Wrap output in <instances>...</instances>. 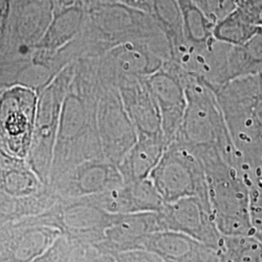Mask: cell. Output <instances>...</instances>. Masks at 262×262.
Wrapping results in <instances>:
<instances>
[{"label":"cell","mask_w":262,"mask_h":262,"mask_svg":"<svg viewBox=\"0 0 262 262\" xmlns=\"http://www.w3.org/2000/svg\"><path fill=\"white\" fill-rule=\"evenodd\" d=\"M237 160L262 159V76L238 77L215 92Z\"/></svg>","instance_id":"1"},{"label":"cell","mask_w":262,"mask_h":262,"mask_svg":"<svg viewBox=\"0 0 262 262\" xmlns=\"http://www.w3.org/2000/svg\"><path fill=\"white\" fill-rule=\"evenodd\" d=\"M215 226L224 237L253 236L251 189L236 166L221 156L201 160Z\"/></svg>","instance_id":"2"},{"label":"cell","mask_w":262,"mask_h":262,"mask_svg":"<svg viewBox=\"0 0 262 262\" xmlns=\"http://www.w3.org/2000/svg\"><path fill=\"white\" fill-rule=\"evenodd\" d=\"M186 96V111L175 141L192 149H217L236 161L237 154L215 92L196 79L188 84Z\"/></svg>","instance_id":"3"},{"label":"cell","mask_w":262,"mask_h":262,"mask_svg":"<svg viewBox=\"0 0 262 262\" xmlns=\"http://www.w3.org/2000/svg\"><path fill=\"white\" fill-rule=\"evenodd\" d=\"M149 179L165 204L192 196L209 203L202 166L194 152L180 142L169 144Z\"/></svg>","instance_id":"4"},{"label":"cell","mask_w":262,"mask_h":262,"mask_svg":"<svg viewBox=\"0 0 262 262\" xmlns=\"http://www.w3.org/2000/svg\"><path fill=\"white\" fill-rule=\"evenodd\" d=\"M117 216L95 206L86 197L59 198L33 225L56 228L71 243L95 246L102 242L105 230Z\"/></svg>","instance_id":"5"},{"label":"cell","mask_w":262,"mask_h":262,"mask_svg":"<svg viewBox=\"0 0 262 262\" xmlns=\"http://www.w3.org/2000/svg\"><path fill=\"white\" fill-rule=\"evenodd\" d=\"M36 95L14 89L0 101V143L9 154L24 159L30 150L36 114Z\"/></svg>","instance_id":"6"},{"label":"cell","mask_w":262,"mask_h":262,"mask_svg":"<svg viewBox=\"0 0 262 262\" xmlns=\"http://www.w3.org/2000/svg\"><path fill=\"white\" fill-rule=\"evenodd\" d=\"M162 231L187 235L217 252L223 241L210 204L198 197H185L164 204L159 212Z\"/></svg>","instance_id":"7"},{"label":"cell","mask_w":262,"mask_h":262,"mask_svg":"<svg viewBox=\"0 0 262 262\" xmlns=\"http://www.w3.org/2000/svg\"><path fill=\"white\" fill-rule=\"evenodd\" d=\"M123 179L118 166L106 159H91L49 185L61 199L90 196L120 187Z\"/></svg>","instance_id":"8"},{"label":"cell","mask_w":262,"mask_h":262,"mask_svg":"<svg viewBox=\"0 0 262 262\" xmlns=\"http://www.w3.org/2000/svg\"><path fill=\"white\" fill-rule=\"evenodd\" d=\"M86 197L94 205L113 215L159 212L165 204L149 178L123 183L120 187Z\"/></svg>","instance_id":"9"},{"label":"cell","mask_w":262,"mask_h":262,"mask_svg":"<svg viewBox=\"0 0 262 262\" xmlns=\"http://www.w3.org/2000/svg\"><path fill=\"white\" fill-rule=\"evenodd\" d=\"M162 231L159 212L118 215L104 233L102 242L94 247L114 256L120 253L143 250L144 240Z\"/></svg>","instance_id":"10"},{"label":"cell","mask_w":262,"mask_h":262,"mask_svg":"<svg viewBox=\"0 0 262 262\" xmlns=\"http://www.w3.org/2000/svg\"><path fill=\"white\" fill-rule=\"evenodd\" d=\"M143 250L155 253L164 262H220L216 251L174 231L151 233L144 240Z\"/></svg>","instance_id":"11"},{"label":"cell","mask_w":262,"mask_h":262,"mask_svg":"<svg viewBox=\"0 0 262 262\" xmlns=\"http://www.w3.org/2000/svg\"><path fill=\"white\" fill-rule=\"evenodd\" d=\"M166 147L161 134H137L135 144L118 165L123 183L149 178Z\"/></svg>","instance_id":"12"},{"label":"cell","mask_w":262,"mask_h":262,"mask_svg":"<svg viewBox=\"0 0 262 262\" xmlns=\"http://www.w3.org/2000/svg\"><path fill=\"white\" fill-rule=\"evenodd\" d=\"M60 236L56 228L32 225L7 248L0 249V262H31L46 253Z\"/></svg>","instance_id":"13"},{"label":"cell","mask_w":262,"mask_h":262,"mask_svg":"<svg viewBox=\"0 0 262 262\" xmlns=\"http://www.w3.org/2000/svg\"><path fill=\"white\" fill-rule=\"evenodd\" d=\"M220 262H262V243L253 236L223 237Z\"/></svg>","instance_id":"14"},{"label":"cell","mask_w":262,"mask_h":262,"mask_svg":"<svg viewBox=\"0 0 262 262\" xmlns=\"http://www.w3.org/2000/svg\"><path fill=\"white\" fill-rule=\"evenodd\" d=\"M71 256L74 262H117L110 253H104L94 246L71 243Z\"/></svg>","instance_id":"15"},{"label":"cell","mask_w":262,"mask_h":262,"mask_svg":"<svg viewBox=\"0 0 262 262\" xmlns=\"http://www.w3.org/2000/svg\"><path fill=\"white\" fill-rule=\"evenodd\" d=\"M70 250V242L60 236L46 253L31 262H67Z\"/></svg>","instance_id":"16"},{"label":"cell","mask_w":262,"mask_h":262,"mask_svg":"<svg viewBox=\"0 0 262 262\" xmlns=\"http://www.w3.org/2000/svg\"><path fill=\"white\" fill-rule=\"evenodd\" d=\"M117 262H164L155 253L144 250L131 251L117 254Z\"/></svg>","instance_id":"17"},{"label":"cell","mask_w":262,"mask_h":262,"mask_svg":"<svg viewBox=\"0 0 262 262\" xmlns=\"http://www.w3.org/2000/svg\"><path fill=\"white\" fill-rule=\"evenodd\" d=\"M67 262H74V260H73V259H72V257H71V250H70V253H69V256H68Z\"/></svg>","instance_id":"18"}]
</instances>
